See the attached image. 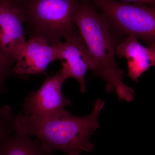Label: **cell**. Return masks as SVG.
<instances>
[{
    "instance_id": "6da1fadb",
    "label": "cell",
    "mask_w": 155,
    "mask_h": 155,
    "mask_svg": "<svg viewBox=\"0 0 155 155\" xmlns=\"http://www.w3.org/2000/svg\"><path fill=\"white\" fill-rule=\"evenodd\" d=\"M105 104L97 99L91 113L83 117L74 116L65 110L41 119L29 118L21 113L16 117L47 152L61 150L67 155H80L84 152H91L94 148L90 138L100 127L98 119Z\"/></svg>"
},
{
    "instance_id": "7a4b0ae2",
    "label": "cell",
    "mask_w": 155,
    "mask_h": 155,
    "mask_svg": "<svg viewBox=\"0 0 155 155\" xmlns=\"http://www.w3.org/2000/svg\"><path fill=\"white\" fill-rule=\"evenodd\" d=\"M74 21L94 61V75L105 81L108 93L116 91L119 101H133L134 91L123 83L124 71L116 60L119 43L116 32L105 17L97 12L87 0H81Z\"/></svg>"
},
{
    "instance_id": "3957f363",
    "label": "cell",
    "mask_w": 155,
    "mask_h": 155,
    "mask_svg": "<svg viewBox=\"0 0 155 155\" xmlns=\"http://www.w3.org/2000/svg\"><path fill=\"white\" fill-rule=\"evenodd\" d=\"M79 0H20L14 4L31 38L54 45L77 30L74 22Z\"/></svg>"
},
{
    "instance_id": "277c9868",
    "label": "cell",
    "mask_w": 155,
    "mask_h": 155,
    "mask_svg": "<svg viewBox=\"0 0 155 155\" xmlns=\"http://www.w3.org/2000/svg\"><path fill=\"white\" fill-rule=\"evenodd\" d=\"M116 33L140 38L155 48V10L148 5L114 0H92Z\"/></svg>"
},
{
    "instance_id": "5b68a950",
    "label": "cell",
    "mask_w": 155,
    "mask_h": 155,
    "mask_svg": "<svg viewBox=\"0 0 155 155\" xmlns=\"http://www.w3.org/2000/svg\"><path fill=\"white\" fill-rule=\"evenodd\" d=\"M66 79L62 68L54 75L48 76L38 90L31 91L25 98L20 113L29 118L41 119L65 110L71 104L62 93V85Z\"/></svg>"
},
{
    "instance_id": "8992f818",
    "label": "cell",
    "mask_w": 155,
    "mask_h": 155,
    "mask_svg": "<svg viewBox=\"0 0 155 155\" xmlns=\"http://www.w3.org/2000/svg\"><path fill=\"white\" fill-rule=\"evenodd\" d=\"M65 39V41L57 44L58 60L62 61L67 79L75 78L79 84L81 93H85V74L88 69L94 70V61L78 30Z\"/></svg>"
},
{
    "instance_id": "52a82bcc",
    "label": "cell",
    "mask_w": 155,
    "mask_h": 155,
    "mask_svg": "<svg viewBox=\"0 0 155 155\" xmlns=\"http://www.w3.org/2000/svg\"><path fill=\"white\" fill-rule=\"evenodd\" d=\"M57 44L39 38H29L17 55L12 73L21 77L45 74L51 62L58 60Z\"/></svg>"
},
{
    "instance_id": "ba28073f",
    "label": "cell",
    "mask_w": 155,
    "mask_h": 155,
    "mask_svg": "<svg viewBox=\"0 0 155 155\" xmlns=\"http://www.w3.org/2000/svg\"><path fill=\"white\" fill-rule=\"evenodd\" d=\"M24 23L14 4L0 0V51L12 67L26 42Z\"/></svg>"
},
{
    "instance_id": "9c48e42d",
    "label": "cell",
    "mask_w": 155,
    "mask_h": 155,
    "mask_svg": "<svg viewBox=\"0 0 155 155\" xmlns=\"http://www.w3.org/2000/svg\"><path fill=\"white\" fill-rule=\"evenodd\" d=\"M116 55L127 59V75L136 82L155 65V48L146 47L133 36H125L116 46Z\"/></svg>"
},
{
    "instance_id": "30bf717a",
    "label": "cell",
    "mask_w": 155,
    "mask_h": 155,
    "mask_svg": "<svg viewBox=\"0 0 155 155\" xmlns=\"http://www.w3.org/2000/svg\"><path fill=\"white\" fill-rule=\"evenodd\" d=\"M14 131L7 137L0 148V155H51L45 150L37 140L31 136L16 117Z\"/></svg>"
},
{
    "instance_id": "8fae6325",
    "label": "cell",
    "mask_w": 155,
    "mask_h": 155,
    "mask_svg": "<svg viewBox=\"0 0 155 155\" xmlns=\"http://www.w3.org/2000/svg\"><path fill=\"white\" fill-rule=\"evenodd\" d=\"M11 108L6 107L0 113V148L7 137L14 131V121Z\"/></svg>"
},
{
    "instance_id": "7c38bea8",
    "label": "cell",
    "mask_w": 155,
    "mask_h": 155,
    "mask_svg": "<svg viewBox=\"0 0 155 155\" xmlns=\"http://www.w3.org/2000/svg\"><path fill=\"white\" fill-rule=\"evenodd\" d=\"M12 66L9 64L0 51V81L6 79L12 73Z\"/></svg>"
},
{
    "instance_id": "4fadbf2b",
    "label": "cell",
    "mask_w": 155,
    "mask_h": 155,
    "mask_svg": "<svg viewBox=\"0 0 155 155\" xmlns=\"http://www.w3.org/2000/svg\"><path fill=\"white\" fill-rule=\"evenodd\" d=\"M117 1V0H114ZM122 2H127L137 3V4H143L148 5H153L155 4V0H120Z\"/></svg>"
},
{
    "instance_id": "5bb4252c",
    "label": "cell",
    "mask_w": 155,
    "mask_h": 155,
    "mask_svg": "<svg viewBox=\"0 0 155 155\" xmlns=\"http://www.w3.org/2000/svg\"><path fill=\"white\" fill-rule=\"evenodd\" d=\"M3 1L8 2L11 3V4H15L18 3L20 0H3Z\"/></svg>"
}]
</instances>
